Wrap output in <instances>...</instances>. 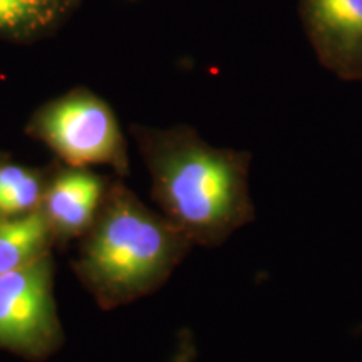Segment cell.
I'll return each mask as SVG.
<instances>
[{"label":"cell","mask_w":362,"mask_h":362,"mask_svg":"<svg viewBox=\"0 0 362 362\" xmlns=\"http://www.w3.org/2000/svg\"><path fill=\"white\" fill-rule=\"evenodd\" d=\"M134 134L151 176L153 202L193 245H223L255 220L250 153L210 146L188 126L134 128Z\"/></svg>","instance_id":"6da1fadb"},{"label":"cell","mask_w":362,"mask_h":362,"mask_svg":"<svg viewBox=\"0 0 362 362\" xmlns=\"http://www.w3.org/2000/svg\"><path fill=\"white\" fill-rule=\"evenodd\" d=\"M192 247L187 235L116 176L96 221L79 240L72 270L98 305L112 310L161 288Z\"/></svg>","instance_id":"7a4b0ae2"},{"label":"cell","mask_w":362,"mask_h":362,"mask_svg":"<svg viewBox=\"0 0 362 362\" xmlns=\"http://www.w3.org/2000/svg\"><path fill=\"white\" fill-rule=\"evenodd\" d=\"M27 133L47 144L64 165H104L119 178L129 175L128 146L115 112L89 90H71L45 104L33 116Z\"/></svg>","instance_id":"3957f363"},{"label":"cell","mask_w":362,"mask_h":362,"mask_svg":"<svg viewBox=\"0 0 362 362\" xmlns=\"http://www.w3.org/2000/svg\"><path fill=\"white\" fill-rule=\"evenodd\" d=\"M64 341L54 298V257L0 275V347L29 359L51 356Z\"/></svg>","instance_id":"277c9868"},{"label":"cell","mask_w":362,"mask_h":362,"mask_svg":"<svg viewBox=\"0 0 362 362\" xmlns=\"http://www.w3.org/2000/svg\"><path fill=\"white\" fill-rule=\"evenodd\" d=\"M300 16L320 64L362 81V0H300Z\"/></svg>","instance_id":"5b68a950"},{"label":"cell","mask_w":362,"mask_h":362,"mask_svg":"<svg viewBox=\"0 0 362 362\" xmlns=\"http://www.w3.org/2000/svg\"><path fill=\"white\" fill-rule=\"evenodd\" d=\"M110 178L89 168L59 165L49 168L40 214L51 228L56 247L81 240L96 221Z\"/></svg>","instance_id":"8992f818"},{"label":"cell","mask_w":362,"mask_h":362,"mask_svg":"<svg viewBox=\"0 0 362 362\" xmlns=\"http://www.w3.org/2000/svg\"><path fill=\"white\" fill-rule=\"evenodd\" d=\"M54 248L56 240L40 210L0 216V275L24 269L51 255Z\"/></svg>","instance_id":"52a82bcc"},{"label":"cell","mask_w":362,"mask_h":362,"mask_svg":"<svg viewBox=\"0 0 362 362\" xmlns=\"http://www.w3.org/2000/svg\"><path fill=\"white\" fill-rule=\"evenodd\" d=\"M49 168L12 163L11 156L0 161V216L37 211L42 202Z\"/></svg>","instance_id":"ba28073f"},{"label":"cell","mask_w":362,"mask_h":362,"mask_svg":"<svg viewBox=\"0 0 362 362\" xmlns=\"http://www.w3.org/2000/svg\"><path fill=\"white\" fill-rule=\"evenodd\" d=\"M51 0H0V30L27 33L51 19Z\"/></svg>","instance_id":"9c48e42d"},{"label":"cell","mask_w":362,"mask_h":362,"mask_svg":"<svg viewBox=\"0 0 362 362\" xmlns=\"http://www.w3.org/2000/svg\"><path fill=\"white\" fill-rule=\"evenodd\" d=\"M6 158H8V155H7V153L0 151V161H2V160H6Z\"/></svg>","instance_id":"30bf717a"}]
</instances>
